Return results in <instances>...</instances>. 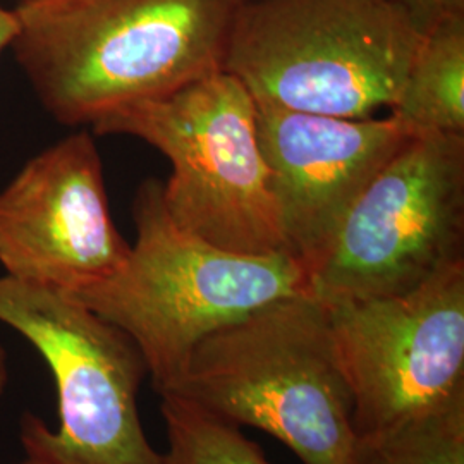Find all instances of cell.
Wrapping results in <instances>:
<instances>
[{
    "label": "cell",
    "mask_w": 464,
    "mask_h": 464,
    "mask_svg": "<svg viewBox=\"0 0 464 464\" xmlns=\"http://www.w3.org/2000/svg\"><path fill=\"white\" fill-rule=\"evenodd\" d=\"M241 0H80L14 7L17 63L50 116L95 124L222 69Z\"/></svg>",
    "instance_id": "6da1fadb"
},
{
    "label": "cell",
    "mask_w": 464,
    "mask_h": 464,
    "mask_svg": "<svg viewBox=\"0 0 464 464\" xmlns=\"http://www.w3.org/2000/svg\"><path fill=\"white\" fill-rule=\"evenodd\" d=\"M166 392L239 429L266 431L303 464L360 459L329 314L312 295L274 301L205 337Z\"/></svg>",
    "instance_id": "7a4b0ae2"
},
{
    "label": "cell",
    "mask_w": 464,
    "mask_h": 464,
    "mask_svg": "<svg viewBox=\"0 0 464 464\" xmlns=\"http://www.w3.org/2000/svg\"><path fill=\"white\" fill-rule=\"evenodd\" d=\"M133 218L126 264L72 296L133 339L159 394L210 334L274 301L312 295L310 276L293 256L234 253L179 227L157 179L138 188Z\"/></svg>",
    "instance_id": "3957f363"
},
{
    "label": "cell",
    "mask_w": 464,
    "mask_h": 464,
    "mask_svg": "<svg viewBox=\"0 0 464 464\" xmlns=\"http://www.w3.org/2000/svg\"><path fill=\"white\" fill-rule=\"evenodd\" d=\"M420 40L396 0H245L222 71L256 103L366 119L394 107Z\"/></svg>",
    "instance_id": "277c9868"
},
{
    "label": "cell",
    "mask_w": 464,
    "mask_h": 464,
    "mask_svg": "<svg viewBox=\"0 0 464 464\" xmlns=\"http://www.w3.org/2000/svg\"><path fill=\"white\" fill-rule=\"evenodd\" d=\"M92 130L134 136L166 157L172 174L162 198L179 227L234 253L289 255L256 103L229 72L220 69L164 97L117 109Z\"/></svg>",
    "instance_id": "5b68a950"
},
{
    "label": "cell",
    "mask_w": 464,
    "mask_h": 464,
    "mask_svg": "<svg viewBox=\"0 0 464 464\" xmlns=\"http://www.w3.org/2000/svg\"><path fill=\"white\" fill-rule=\"evenodd\" d=\"M0 322L49 365L59 429L24 415L21 442L55 464H166L143 430L138 394L149 366L133 339L64 291L0 277Z\"/></svg>",
    "instance_id": "8992f818"
},
{
    "label": "cell",
    "mask_w": 464,
    "mask_h": 464,
    "mask_svg": "<svg viewBox=\"0 0 464 464\" xmlns=\"http://www.w3.org/2000/svg\"><path fill=\"white\" fill-rule=\"evenodd\" d=\"M464 136L423 133L382 167L310 277L324 304L408 293L464 258Z\"/></svg>",
    "instance_id": "52a82bcc"
},
{
    "label": "cell",
    "mask_w": 464,
    "mask_h": 464,
    "mask_svg": "<svg viewBox=\"0 0 464 464\" xmlns=\"http://www.w3.org/2000/svg\"><path fill=\"white\" fill-rule=\"evenodd\" d=\"M360 442L464 391V258L415 289L325 304Z\"/></svg>",
    "instance_id": "ba28073f"
},
{
    "label": "cell",
    "mask_w": 464,
    "mask_h": 464,
    "mask_svg": "<svg viewBox=\"0 0 464 464\" xmlns=\"http://www.w3.org/2000/svg\"><path fill=\"white\" fill-rule=\"evenodd\" d=\"M130 249L88 131L38 153L0 193V264L17 281L76 295L112 277Z\"/></svg>",
    "instance_id": "9c48e42d"
},
{
    "label": "cell",
    "mask_w": 464,
    "mask_h": 464,
    "mask_svg": "<svg viewBox=\"0 0 464 464\" xmlns=\"http://www.w3.org/2000/svg\"><path fill=\"white\" fill-rule=\"evenodd\" d=\"M256 126L285 248L312 277L356 199L415 133L392 114L344 119L264 103Z\"/></svg>",
    "instance_id": "30bf717a"
},
{
    "label": "cell",
    "mask_w": 464,
    "mask_h": 464,
    "mask_svg": "<svg viewBox=\"0 0 464 464\" xmlns=\"http://www.w3.org/2000/svg\"><path fill=\"white\" fill-rule=\"evenodd\" d=\"M391 114L415 134L464 136V16L421 34Z\"/></svg>",
    "instance_id": "8fae6325"
},
{
    "label": "cell",
    "mask_w": 464,
    "mask_h": 464,
    "mask_svg": "<svg viewBox=\"0 0 464 464\" xmlns=\"http://www.w3.org/2000/svg\"><path fill=\"white\" fill-rule=\"evenodd\" d=\"M166 464H270L262 448L226 420L176 394H160Z\"/></svg>",
    "instance_id": "7c38bea8"
},
{
    "label": "cell",
    "mask_w": 464,
    "mask_h": 464,
    "mask_svg": "<svg viewBox=\"0 0 464 464\" xmlns=\"http://www.w3.org/2000/svg\"><path fill=\"white\" fill-rule=\"evenodd\" d=\"M358 464H464V391L398 430L362 442Z\"/></svg>",
    "instance_id": "4fadbf2b"
},
{
    "label": "cell",
    "mask_w": 464,
    "mask_h": 464,
    "mask_svg": "<svg viewBox=\"0 0 464 464\" xmlns=\"http://www.w3.org/2000/svg\"><path fill=\"white\" fill-rule=\"evenodd\" d=\"M420 34L449 17L464 16V0H396Z\"/></svg>",
    "instance_id": "5bb4252c"
},
{
    "label": "cell",
    "mask_w": 464,
    "mask_h": 464,
    "mask_svg": "<svg viewBox=\"0 0 464 464\" xmlns=\"http://www.w3.org/2000/svg\"><path fill=\"white\" fill-rule=\"evenodd\" d=\"M19 30V19L14 9H4L0 5V52L11 47Z\"/></svg>",
    "instance_id": "9a60e30c"
},
{
    "label": "cell",
    "mask_w": 464,
    "mask_h": 464,
    "mask_svg": "<svg viewBox=\"0 0 464 464\" xmlns=\"http://www.w3.org/2000/svg\"><path fill=\"white\" fill-rule=\"evenodd\" d=\"M9 382V368H7V353L0 346V398L7 387Z\"/></svg>",
    "instance_id": "2e32d148"
},
{
    "label": "cell",
    "mask_w": 464,
    "mask_h": 464,
    "mask_svg": "<svg viewBox=\"0 0 464 464\" xmlns=\"http://www.w3.org/2000/svg\"><path fill=\"white\" fill-rule=\"evenodd\" d=\"M67 2H80V0H16L19 5H40V4H67Z\"/></svg>",
    "instance_id": "e0dca14e"
},
{
    "label": "cell",
    "mask_w": 464,
    "mask_h": 464,
    "mask_svg": "<svg viewBox=\"0 0 464 464\" xmlns=\"http://www.w3.org/2000/svg\"><path fill=\"white\" fill-rule=\"evenodd\" d=\"M16 464H55L52 463L50 459L47 458H44V456H38V454H30V452H26V458L23 459V461H19Z\"/></svg>",
    "instance_id": "ac0fdd59"
},
{
    "label": "cell",
    "mask_w": 464,
    "mask_h": 464,
    "mask_svg": "<svg viewBox=\"0 0 464 464\" xmlns=\"http://www.w3.org/2000/svg\"><path fill=\"white\" fill-rule=\"evenodd\" d=\"M241 2H245V0H241Z\"/></svg>",
    "instance_id": "d6986e66"
}]
</instances>
